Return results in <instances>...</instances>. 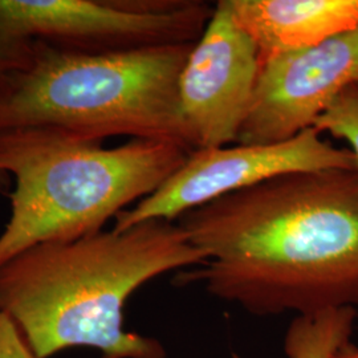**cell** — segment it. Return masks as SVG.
<instances>
[{"mask_svg":"<svg viewBox=\"0 0 358 358\" xmlns=\"http://www.w3.org/2000/svg\"><path fill=\"white\" fill-rule=\"evenodd\" d=\"M177 223L206 256L179 285L201 282L255 316L358 307V170L285 174Z\"/></svg>","mask_w":358,"mask_h":358,"instance_id":"obj_1","label":"cell"},{"mask_svg":"<svg viewBox=\"0 0 358 358\" xmlns=\"http://www.w3.org/2000/svg\"><path fill=\"white\" fill-rule=\"evenodd\" d=\"M205 263L178 223L162 219L38 244L0 267V312L38 358L71 348L97 349L101 358H166L158 340L124 329V308L146 282Z\"/></svg>","mask_w":358,"mask_h":358,"instance_id":"obj_2","label":"cell"},{"mask_svg":"<svg viewBox=\"0 0 358 358\" xmlns=\"http://www.w3.org/2000/svg\"><path fill=\"white\" fill-rule=\"evenodd\" d=\"M192 45L92 55L35 43L0 78V130L59 129L94 142L129 137L190 153L178 83Z\"/></svg>","mask_w":358,"mask_h":358,"instance_id":"obj_3","label":"cell"},{"mask_svg":"<svg viewBox=\"0 0 358 358\" xmlns=\"http://www.w3.org/2000/svg\"><path fill=\"white\" fill-rule=\"evenodd\" d=\"M187 155L169 142L129 140L103 148L59 129L0 130V167L15 180L0 234V267L38 244L103 231L159 189Z\"/></svg>","mask_w":358,"mask_h":358,"instance_id":"obj_4","label":"cell"},{"mask_svg":"<svg viewBox=\"0 0 358 358\" xmlns=\"http://www.w3.org/2000/svg\"><path fill=\"white\" fill-rule=\"evenodd\" d=\"M213 13L192 0L162 13L129 11L115 0H0V78L35 43L92 55L192 44Z\"/></svg>","mask_w":358,"mask_h":358,"instance_id":"obj_5","label":"cell"},{"mask_svg":"<svg viewBox=\"0 0 358 358\" xmlns=\"http://www.w3.org/2000/svg\"><path fill=\"white\" fill-rule=\"evenodd\" d=\"M357 170L356 157L309 128L275 143H236L190 152L185 164L155 192L115 217V230L146 220L174 222L186 213L232 192L291 173Z\"/></svg>","mask_w":358,"mask_h":358,"instance_id":"obj_6","label":"cell"},{"mask_svg":"<svg viewBox=\"0 0 358 358\" xmlns=\"http://www.w3.org/2000/svg\"><path fill=\"white\" fill-rule=\"evenodd\" d=\"M259 71L257 45L229 0L217 1L179 76V105L194 150L238 142Z\"/></svg>","mask_w":358,"mask_h":358,"instance_id":"obj_7","label":"cell"},{"mask_svg":"<svg viewBox=\"0 0 358 358\" xmlns=\"http://www.w3.org/2000/svg\"><path fill=\"white\" fill-rule=\"evenodd\" d=\"M358 84V28L299 51L260 60L254 99L236 143H275L313 128Z\"/></svg>","mask_w":358,"mask_h":358,"instance_id":"obj_8","label":"cell"},{"mask_svg":"<svg viewBox=\"0 0 358 358\" xmlns=\"http://www.w3.org/2000/svg\"><path fill=\"white\" fill-rule=\"evenodd\" d=\"M260 60L321 44L358 28V0H229Z\"/></svg>","mask_w":358,"mask_h":358,"instance_id":"obj_9","label":"cell"},{"mask_svg":"<svg viewBox=\"0 0 358 358\" xmlns=\"http://www.w3.org/2000/svg\"><path fill=\"white\" fill-rule=\"evenodd\" d=\"M356 317L357 309L349 307L296 316L284 337L287 357L334 358L338 349L350 341Z\"/></svg>","mask_w":358,"mask_h":358,"instance_id":"obj_10","label":"cell"},{"mask_svg":"<svg viewBox=\"0 0 358 358\" xmlns=\"http://www.w3.org/2000/svg\"><path fill=\"white\" fill-rule=\"evenodd\" d=\"M313 128L319 133H329L349 143L356 157L358 170V87L344 90L332 105L316 120Z\"/></svg>","mask_w":358,"mask_h":358,"instance_id":"obj_11","label":"cell"},{"mask_svg":"<svg viewBox=\"0 0 358 358\" xmlns=\"http://www.w3.org/2000/svg\"><path fill=\"white\" fill-rule=\"evenodd\" d=\"M0 358H38L15 321L0 312Z\"/></svg>","mask_w":358,"mask_h":358,"instance_id":"obj_12","label":"cell"},{"mask_svg":"<svg viewBox=\"0 0 358 358\" xmlns=\"http://www.w3.org/2000/svg\"><path fill=\"white\" fill-rule=\"evenodd\" d=\"M334 358H358V346L348 341L338 349Z\"/></svg>","mask_w":358,"mask_h":358,"instance_id":"obj_13","label":"cell"},{"mask_svg":"<svg viewBox=\"0 0 358 358\" xmlns=\"http://www.w3.org/2000/svg\"><path fill=\"white\" fill-rule=\"evenodd\" d=\"M10 186V176L0 167V192L6 194L7 189Z\"/></svg>","mask_w":358,"mask_h":358,"instance_id":"obj_14","label":"cell"},{"mask_svg":"<svg viewBox=\"0 0 358 358\" xmlns=\"http://www.w3.org/2000/svg\"><path fill=\"white\" fill-rule=\"evenodd\" d=\"M357 87H358V84H357Z\"/></svg>","mask_w":358,"mask_h":358,"instance_id":"obj_15","label":"cell"}]
</instances>
